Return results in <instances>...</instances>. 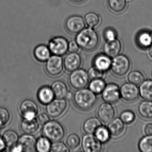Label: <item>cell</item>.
<instances>
[{
  "instance_id": "43",
  "label": "cell",
  "mask_w": 152,
  "mask_h": 152,
  "mask_svg": "<svg viewBox=\"0 0 152 152\" xmlns=\"http://www.w3.org/2000/svg\"><path fill=\"white\" fill-rule=\"evenodd\" d=\"M104 36L107 41L112 40L116 38V33L113 30L108 29L105 31Z\"/></svg>"
},
{
  "instance_id": "27",
  "label": "cell",
  "mask_w": 152,
  "mask_h": 152,
  "mask_svg": "<svg viewBox=\"0 0 152 152\" xmlns=\"http://www.w3.org/2000/svg\"><path fill=\"white\" fill-rule=\"evenodd\" d=\"M140 115L145 119H152V101H142L140 103L138 108Z\"/></svg>"
},
{
  "instance_id": "4",
  "label": "cell",
  "mask_w": 152,
  "mask_h": 152,
  "mask_svg": "<svg viewBox=\"0 0 152 152\" xmlns=\"http://www.w3.org/2000/svg\"><path fill=\"white\" fill-rule=\"evenodd\" d=\"M130 65L129 59L126 56L119 55L112 60L110 68L115 75L121 77L129 72Z\"/></svg>"
},
{
  "instance_id": "10",
  "label": "cell",
  "mask_w": 152,
  "mask_h": 152,
  "mask_svg": "<svg viewBox=\"0 0 152 152\" xmlns=\"http://www.w3.org/2000/svg\"><path fill=\"white\" fill-rule=\"evenodd\" d=\"M81 147L85 152H99L102 148V143L93 134H86L83 137Z\"/></svg>"
},
{
  "instance_id": "13",
  "label": "cell",
  "mask_w": 152,
  "mask_h": 152,
  "mask_svg": "<svg viewBox=\"0 0 152 152\" xmlns=\"http://www.w3.org/2000/svg\"><path fill=\"white\" fill-rule=\"evenodd\" d=\"M103 100L106 103L115 104L121 98L120 88L114 83H110L106 86L102 93Z\"/></svg>"
},
{
  "instance_id": "7",
  "label": "cell",
  "mask_w": 152,
  "mask_h": 152,
  "mask_svg": "<svg viewBox=\"0 0 152 152\" xmlns=\"http://www.w3.org/2000/svg\"><path fill=\"white\" fill-rule=\"evenodd\" d=\"M68 42L67 40L62 36H56L49 41L48 47L51 54L63 56L68 52Z\"/></svg>"
},
{
  "instance_id": "23",
  "label": "cell",
  "mask_w": 152,
  "mask_h": 152,
  "mask_svg": "<svg viewBox=\"0 0 152 152\" xmlns=\"http://www.w3.org/2000/svg\"><path fill=\"white\" fill-rule=\"evenodd\" d=\"M51 54L48 46L43 44L38 45L34 50V58L40 62H46L50 57Z\"/></svg>"
},
{
  "instance_id": "50",
  "label": "cell",
  "mask_w": 152,
  "mask_h": 152,
  "mask_svg": "<svg viewBox=\"0 0 152 152\" xmlns=\"http://www.w3.org/2000/svg\"><path fill=\"white\" fill-rule=\"evenodd\" d=\"M151 76H152V71H151Z\"/></svg>"
},
{
  "instance_id": "3",
  "label": "cell",
  "mask_w": 152,
  "mask_h": 152,
  "mask_svg": "<svg viewBox=\"0 0 152 152\" xmlns=\"http://www.w3.org/2000/svg\"><path fill=\"white\" fill-rule=\"evenodd\" d=\"M43 135L51 142L61 141L65 135V131L63 125L56 121H50L43 125Z\"/></svg>"
},
{
  "instance_id": "1",
  "label": "cell",
  "mask_w": 152,
  "mask_h": 152,
  "mask_svg": "<svg viewBox=\"0 0 152 152\" xmlns=\"http://www.w3.org/2000/svg\"><path fill=\"white\" fill-rule=\"evenodd\" d=\"M75 40L80 48L85 51H91L97 47L99 37L93 28L88 27L77 34Z\"/></svg>"
},
{
  "instance_id": "16",
  "label": "cell",
  "mask_w": 152,
  "mask_h": 152,
  "mask_svg": "<svg viewBox=\"0 0 152 152\" xmlns=\"http://www.w3.org/2000/svg\"><path fill=\"white\" fill-rule=\"evenodd\" d=\"M121 50V42L117 39L107 41L103 48L104 54L112 58L120 55Z\"/></svg>"
},
{
  "instance_id": "40",
  "label": "cell",
  "mask_w": 152,
  "mask_h": 152,
  "mask_svg": "<svg viewBox=\"0 0 152 152\" xmlns=\"http://www.w3.org/2000/svg\"><path fill=\"white\" fill-rule=\"evenodd\" d=\"M88 73L90 79L94 80L101 79L104 75V72L94 66L89 69Z\"/></svg>"
},
{
  "instance_id": "33",
  "label": "cell",
  "mask_w": 152,
  "mask_h": 152,
  "mask_svg": "<svg viewBox=\"0 0 152 152\" xmlns=\"http://www.w3.org/2000/svg\"><path fill=\"white\" fill-rule=\"evenodd\" d=\"M94 134L96 137L102 143L108 141L111 135L107 128L102 125L98 128Z\"/></svg>"
},
{
  "instance_id": "42",
  "label": "cell",
  "mask_w": 152,
  "mask_h": 152,
  "mask_svg": "<svg viewBox=\"0 0 152 152\" xmlns=\"http://www.w3.org/2000/svg\"><path fill=\"white\" fill-rule=\"evenodd\" d=\"M80 49V47L75 40L71 41L68 43V51L70 53H76Z\"/></svg>"
},
{
  "instance_id": "22",
  "label": "cell",
  "mask_w": 152,
  "mask_h": 152,
  "mask_svg": "<svg viewBox=\"0 0 152 152\" xmlns=\"http://www.w3.org/2000/svg\"><path fill=\"white\" fill-rule=\"evenodd\" d=\"M101 125L102 124L99 119L95 117H91L83 122V130L86 134H93Z\"/></svg>"
},
{
  "instance_id": "51",
  "label": "cell",
  "mask_w": 152,
  "mask_h": 152,
  "mask_svg": "<svg viewBox=\"0 0 152 152\" xmlns=\"http://www.w3.org/2000/svg\"><path fill=\"white\" fill-rule=\"evenodd\" d=\"M151 36H152V33H151Z\"/></svg>"
},
{
  "instance_id": "11",
  "label": "cell",
  "mask_w": 152,
  "mask_h": 152,
  "mask_svg": "<svg viewBox=\"0 0 152 152\" xmlns=\"http://www.w3.org/2000/svg\"><path fill=\"white\" fill-rule=\"evenodd\" d=\"M85 21L82 17L73 15L68 18L65 23L66 31L71 34H77L85 28Z\"/></svg>"
},
{
  "instance_id": "14",
  "label": "cell",
  "mask_w": 152,
  "mask_h": 152,
  "mask_svg": "<svg viewBox=\"0 0 152 152\" xmlns=\"http://www.w3.org/2000/svg\"><path fill=\"white\" fill-rule=\"evenodd\" d=\"M115 110L110 103H103L98 109L97 115L100 121L105 124H109L115 116Z\"/></svg>"
},
{
  "instance_id": "46",
  "label": "cell",
  "mask_w": 152,
  "mask_h": 152,
  "mask_svg": "<svg viewBox=\"0 0 152 152\" xmlns=\"http://www.w3.org/2000/svg\"><path fill=\"white\" fill-rule=\"evenodd\" d=\"M6 145L2 137H0V152L3 151L6 148Z\"/></svg>"
},
{
  "instance_id": "32",
  "label": "cell",
  "mask_w": 152,
  "mask_h": 152,
  "mask_svg": "<svg viewBox=\"0 0 152 152\" xmlns=\"http://www.w3.org/2000/svg\"><path fill=\"white\" fill-rule=\"evenodd\" d=\"M138 148L142 152H152V135H146L139 142Z\"/></svg>"
},
{
  "instance_id": "18",
  "label": "cell",
  "mask_w": 152,
  "mask_h": 152,
  "mask_svg": "<svg viewBox=\"0 0 152 152\" xmlns=\"http://www.w3.org/2000/svg\"><path fill=\"white\" fill-rule=\"evenodd\" d=\"M38 100L43 104L47 105L55 99L54 92L51 87L43 86L39 89L37 93Z\"/></svg>"
},
{
  "instance_id": "48",
  "label": "cell",
  "mask_w": 152,
  "mask_h": 152,
  "mask_svg": "<svg viewBox=\"0 0 152 152\" xmlns=\"http://www.w3.org/2000/svg\"><path fill=\"white\" fill-rule=\"evenodd\" d=\"M73 95L72 94V93H71L70 91H68V93H67V95H66V99H70L72 97Z\"/></svg>"
},
{
  "instance_id": "37",
  "label": "cell",
  "mask_w": 152,
  "mask_h": 152,
  "mask_svg": "<svg viewBox=\"0 0 152 152\" xmlns=\"http://www.w3.org/2000/svg\"><path fill=\"white\" fill-rule=\"evenodd\" d=\"M11 115L9 110L3 107H0V127L6 126L9 123Z\"/></svg>"
},
{
  "instance_id": "2",
  "label": "cell",
  "mask_w": 152,
  "mask_h": 152,
  "mask_svg": "<svg viewBox=\"0 0 152 152\" xmlns=\"http://www.w3.org/2000/svg\"><path fill=\"white\" fill-rule=\"evenodd\" d=\"M75 104L80 110L88 111L93 107L97 101L96 94L89 88L77 90L74 94Z\"/></svg>"
},
{
  "instance_id": "30",
  "label": "cell",
  "mask_w": 152,
  "mask_h": 152,
  "mask_svg": "<svg viewBox=\"0 0 152 152\" xmlns=\"http://www.w3.org/2000/svg\"><path fill=\"white\" fill-rule=\"evenodd\" d=\"M51 141L48 138L40 137L36 141V151L39 152H50L51 147Z\"/></svg>"
},
{
  "instance_id": "39",
  "label": "cell",
  "mask_w": 152,
  "mask_h": 152,
  "mask_svg": "<svg viewBox=\"0 0 152 152\" xmlns=\"http://www.w3.org/2000/svg\"><path fill=\"white\" fill-rule=\"evenodd\" d=\"M50 151L52 152H69V148L61 141L54 142L51 145Z\"/></svg>"
},
{
  "instance_id": "34",
  "label": "cell",
  "mask_w": 152,
  "mask_h": 152,
  "mask_svg": "<svg viewBox=\"0 0 152 152\" xmlns=\"http://www.w3.org/2000/svg\"><path fill=\"white\" fill-rule=\"evenodd\" d=\"M138 44L142 48H148L152 44V38L151 34L146 31L142 32L137 38Z\"/></svg>"
},
{
  "instance_id": "28",
  "label": "cell",
  "mask_w": 152,
  "mask_h": 152,
  "mask_svg": "<svg viewBox=\"0 0 152 152\" xmlns=\"http://www.w3.org/2000/svg\"><path fill=\"white\" fill-rule=\"evenodd\" d=\"M107 4L110 10L115 14L123 13L127 7L126 0H108Z\"/></svg>"
},
{
  "instance_id": "44",
  "label": "cell",
  "mask_w": 152,
  "mask_h": 152,
  "mask_svg": "<svg viewBox=\"0 0 152 152\" xmlns=\"http://www.w3.org/2000/svg\"><path fill=\"white\" fill-rule=\"evenodd\" d=\"M144 132L146 135H152V123H148L146 125Z\"/></svg>"
},
{
  "instance_id": "8",
  "label": "cell",
  "mask_w": 152,
  "mask_h": 152,
  "mask_svg": "<svg viewBox=\"0 0 152 152\" xmlns=\"http://www.w3.org/2000/svg\"><path fill=\"white\" fill-rule=\"evenodd\" d=\"M45 69L49 75L57 76L60 75L64 69V60L62 56L53 55L46 62Z\"/></svg>"
},
{
  "instance_id": "19",
  "label": "cell",
  "mask_w": 152,
  "mask_h": 152,
  "mask_svg": "<svg viewBox=\"0 0 152 152\" xmlns=\"http://www.w3.org/2000/svg\"><path fill=\"white\" fill-rule=\"evenodd\" d=\"M39 127V124L36 118L31 120L23 119L20 124L21 130L25 134H34L37 132Z\"/></svg>"
},
{
  "instance_id": "38",
  "label": "cell",
  "mask_w": 152,
  "mask_h": 152,
  "mask_svg": "<svg viewBox=\"0 0 152 152\" xmlns=\"http://www.w3.org/2000/svg\"><path fill=\"white\" fill-rule=\"evenodd\" d=\"M135 115L134 113L130 110L124 111L120 115V119L124 124H130L135 121Z\"/></svg>"
},
{
  "instance_id": "31",
  "label": "cell",
  "mask_w": 152,
  "mask_h": 152,
  "mask_svg": "<svg viewBox=\"0 0 152 152\" xmlns=\"http://www.w3.org/2000/svg\"><path fill=\"white\" fill-rule=\"evenodd\" d=\"M106 86L105 82L101 79L92 80L88 85V88L96 94L102 93Z\"/></svg>"
},
{
  "instance_id": "21",
  "label": "cell",
  "mask_w": 152,
  "mask_h": 152,
  "mask_svg": "<svg viewBox=\"0 0 152 152\" xmlns=\"http://www.w3.org/2000/svg\"><path fill=\"white\" fill-rule=\"evenodd\" d=\"M110 135L114 137H117L122 134L124 131V123L120 118L114 119L107 126Z\"/></svg>"
},
{
  "instance_id": "5",
  "label": "cell",
  "mask_w": 152,
  "mask_h": 152,
  "mask_svg": "<svg viewBox=\"0 0 152 152\" xmlns=\"http://www.w3.org/2000/svg\"><path fill=\"white\" fill-rule=\"evenodd\" d=\"M89 79L88 72L80 68L71 72L69 76V83L73 88L81 89L87 87Z\"/></svg>"
},
{
  "instance_id": "12",
  "label": "cell",
  "mask_w": 152,
  "mask_h": 152,
  "mask_svg": "<svg viewBox=\"0 0 152 152\" xmlns=\"http://www.w3.org/2000/svg\"><path fill=\"white\" fill-rule=\"evenodd\" d=\"M120 94L121 97L126 102H134L138 98L139 90L137 85L130 83H125L120 88Z\"/></svg>"
},
{
  "instance_id": "41",
  "label": "cell",
  "mask_w": 152,
  "mask_h": 152,
  "mask_svg": "<svg viewBox=\"0 0 152 152\" xmlns=\"http://www.w3.org/2000/svg\"><path fill=\"white\" fill-rule=\"evenodd\" d=\"M37 120L39 124L44 125L50 121V118L48 114L42 113L38 115Z\"/></svg>"
},
{
  "instance_id": "26",
  "label": "cell",
  "mask_w": 152,
  "mask_h": 152,
  "mask_svg": "<svg viewBox=\"0 0 152 152\" xmlns=\"http://www.w3.org/2000/svg\"><path fill=\"white\" fill-rule=\"evenodd\" d=\"M2 138L6 146L10 148L18 144L19 139L18 134L12 130H9L5 132Z\"/></svg>"
},
{
  "instance_id": "9",
  "label": "cell",
  "mask_w": 152,
  "mask_h": 152,
  "mask_svg": "<svg viewBox=\"0 0 152 152\" xmlns=\"http://www.w3.org/2000/svg\"><path fill=\"white\" fill-rule=\"evenodd\" d=\"M19 110L23 119H34L39 112V107L36 102L30 99H25L20 103Z\"/></svg>"
},
{
  "instance_id": "6",
  "label": "cell",
  "mask_w": 152,
  "mask_h": 152,
  "mask_svg": "<svg viewBox=\"0 0 152 152\" xmlns=\"http://www.w3.org/2000/svg\"><path fill=\"white\" fill-rule=\"evenodd\" d=\"M67 107V102L65 99L56 98L46 105V111L50 117L57 118L64 114Z\"/></svg>"
},
{
  "instance_id": "29",
  "label": "cell",
  "mask_w": 152,
  "mask_h": 152,
  "mask_svg": "<svg viewBox=\"0 0 152 152\" xmlns=\"http://www.w3.org/2000/svg\"><path fill=\"white\" fill-rule=\"evenodd\" d=\"M85 24L88 27L91 28H96L100 24L101 18L100 16L94 12L87 13L84 16Z\"/></svg>"
},
{
  "instance_id": "15",
  "label": "cell",
  "mask_w": 152,
  "mask_h": 152,
  "mask_svg": "<svg viewBox=\"0 0 152 152\" xmlns=\"http://www.w3.org/2000/svg\"><path fill=\"white\" fill-rule=\"evenodd\" d=\"M82 63L81 56L76 53H70L64 60V65L67 72H72L80 69Z\"/></svg>"
},
{
  "instance_id": "47",
  "label": "cell",
  "mask_w": 152,
  "mask_h": 152,
  "mask_svg": "<svg viewBox=\"0 0 152 152\" xmlns=\"http://www.w3.org/2000/svg\"><path fill=\"white\" fill-rule=\"evenodd\" d=\"M70 1L75 4H81L84 2L86 0H70Z\"/></svg>"
},
{
  "instance_id": "20",
  "label": "cell",
  "mask_w": 152,
  "mask_h": 152,
  "mask_svg": "<svg viewBox=\"0 0 152 152\" xmlns=\"http://www.w3.org/2000/svg\"><path fill=\"white\" fill-rule=\"evenodd\" d=\"M51 88L56 98L65 99L68 92L67 85L64 82L56 80L51 84Z\"/></svg>"
},
{
  "instance_id": "25",
  "label": "cell",
  "mask_w": 152,
  "mask_h": 152,
  "mask_svg": "<svg viewBox=\"0 0 152 152\" xmlns=\"http://www.w3.org/2000/svg\"><path fill=\"white\" fill-rule=\"evenodd\" d=\"M139 95L140 97L146 101H152V80H146L140 84Z\"/></svg>"
},
{
  "instance_id": "24",
  "label": "cell",
  "mask_w": 152,
  "mask_h": 152,
  "mask_svg": "<svg viewBox=\"0 0 152 152\" xmlns=\"http://www.w3.org/2000/svg\"><path fill=\"white\" fill-rule=\"evenodd\" d=\"M93 63L94 66L104 72L111 67L112 60L111 58L105 54H101L98 55L95 58Z\"/></svg>"
},
{
  "instance_id": "36",
  "label": "cell",
  "mask_w": 152,
  "mask_h": 152,
  "mask_svg": "<svg viewBox=\"0 0 152 152\" xmlns=\"http://www.w3.org/2000/svg\"><path fill=\"white\" fill-rule=\"evenodd\" d=\"M81 140L80 137L75 133H72L67 137L66 145L71 150L76 149L80 145Z\"/></svg>"
},
{
  "instance_id": "17",
  "label": "cell",
  "mask_w": 152,
  "mask_h": 152,
  "mask_svg": "<svg viewBox=\"0 0 152 152\" xmlns=\"http://www.w3.org/2000/svg\"><path fill=\"white\" fill-rule=\"evenodd\" d=\"M36 141L32 135L25 133L19 137L18 144L22 146L23 152H34L36 151Z\"/></svg>"
},
{
  "instance_id": "35",
  "label": "cell",
  "mask_w": 152,
  "mask_h": 152,
  "mask_svg": "<svg viewBox=\"0 0 152 152\" xmlns=\"http://www.w3.org/2000/svg\"><path fill=\"white\" fill-rule=\"evenodd\" d=\"M128 80L129 82L134 85H140L145 80V77L139 71H133L128 75Z\"/></svg>"
},
{
  "instance_id": "45",
  "label": "cell",
  "mask_w": 152,
  "mask_h": 152,
  "mask_svg": "<svg viewBox=\"0 0 152 152\" xmlns=\"http://www.w3.org/2000/svg\"><path fill=\"white\" fill-rule=\"evenodd\" d=\"M10 149H11L10 151H12V152H23V148H22V146H21L19 144H18L17 145H15V146L11 148Z\"/></svg>"
},
{
  "instance_id": "49",
  "label": "cell",
  "mask_w": 152,
  "mask_h": 152,
  "mask_svg": "<svg viewBox=\"0 0 152 152\" xmlns=\"http://www.w3.org/2000/svg\"><path fill=\"white\" fill-rule=\"evenodd\" d=\"M148 54L149 57H150L151 59H152V46H151V47L149 48V49H148Z\"/></svg>"
}]
</instances>
